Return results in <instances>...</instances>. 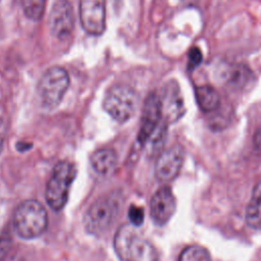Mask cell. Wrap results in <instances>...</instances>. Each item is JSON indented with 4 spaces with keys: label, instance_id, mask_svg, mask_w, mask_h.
<instances>
[{
    "label": "cell",
    "instance_id": "14",
    "mask_svg": "<svg viewBox=\"0 0 261 261\" xmlns=\"http://www.w3.org/2000/svg\"><path fill=\"white\" fill-rule=\"evenodd\" d=\"M196 100L204 112H211L214 111L220 103V97L218 92L209 85L199 86L195 90Z\"/></svg>",
    "mask_w": 261,
    "mask_h": 261
},
{
    "label": "cell",
    "instance_id": "4",
    "mask_svg": "<svg viewBox=\"0 0 261 261\" xmlns=\"http://www.w3.org/2000/svg\"><path fill=\"white\" fill-rule=\"evenodd\" d=\"M120 209V201L113 195H104L98 198L84 216L86 230L92 234L105 232L116 219Z\"/></svg>",
    "mask_w": 261,
    "mask_h": 261
},
{
    "label": "cell",
    "instance_id": "15",
    "mask_svg": "<svg viewBox=\"0 0 261 261\" xmlns=\"http://www.w3.org/2000/svg\"><path fill=\"white\" fill-rule=\"evenodd\" d=\"M246 221L252 228H261V182L257 184L253 189L246 209Z\"/></svg>",
    "mask_w": 261,
    "mask_h": 261
},
{
    "label": "cell",
    "instance_id": "19",
    "mask_svg": "<svg viewBox=\"0 0 261 261\" xmlns=\"http://www.w3.org/2000/svg\"><path fill=\"white\" fill-rule=\"evenodd\" d=\"M188 68L190 70L195 69L197 66H199V64L202 62L203 60V55L202 52L200 51L199 48L194 47L189 51V55H188Z\"/></svg>",
    "mask_w": 261,
    "mask_h": 261
},
{
    "label": "cell",
    "instance_id": "17",
    "mask_svg": "<svg viewBox=\"0 0 261 261\" xmlns=\"http://www.w3.org/2000/svg\"><path fill=\"white\" fill-rule=\"evenodd\" d=\"M21 6L30 19L39 20L44 14L46 0H21Z\"/></svg>",
    "mask_w": 261,
    "mask_h": 261
},
{
    "label": "cell",
    "instance_id": "5",
    "mask_svg": "<svg viewBox=\"0 0 261 261\" xmlns=\"http://www.w3.org/2000/svg\"><path fill=\"white\" fill-rule=\"evenodd\" d=\"M138 95L126 85H114L106 93L103 100L104 110L117 122L128 121L136 112Z\"/></svg>",
    "mask_w": 261,
    "mask_h": 261
},
{
    "label": "cell",
    "instance_id": "10",
    "mask_svg": "<svg viewBox=\"0 0 261 261\" xmlns=\"http://www.w3.org/2000/svg\"><path fill=\"white\" fill-rule=\"evenodd\" d=\"M49 24L52 34L60 40L68 38L74 28V14L67 0H57L50 12Z\"/></svg>",
    "mask_w": 261,
    "mask_h": 261
},
{
    "label": "cell",
    "instance_id": "11",
    "mask_svg": "<svg viewBox=\"0 0 261 261\" xmlns=\"http://www.w3.org/2000/svg\"><path fill=\"white\" fill-rule=\"evenodd\" d=\"M176 209V201L170 188L162 187L152 196L150 201V215L157 225L166 224Z\"/></svg>",
    "mask_w": 261,
    "mask_h": 261
},
{
    "label": "cell",
    "instance_id": "20",
    "mask_svg": "<svg viewBox=\"0 0 261 261\" xmlns=\"http://www.w3.org/2000/svg\"><path fill=\"white\" fill-rule=\"evenodd\" d=\"M11 247V238L7 231H0V261L8 254Z\"/></svg>",
    "mask_w": 261,
    "mask_h": 261
},
{
    "label": "cell",
    "instance_id": "8",
    "mask_svg": "<svg viewBox=\"0 0 261 261\" xmlns=\"http://www.w3.org/2000/svg\"><path fill=\"white\" fill-rule=\"evenodd\" d=\"M80 20L88 34L102 35L106 28L105 0H80Z\"/></svg>",
    "mask_w": 261,
    "mask_h": 261
},
{
    "label": "cell",
    "instance_id": "16",
    "mask_svg": "<svg viewBox=\"0 0 261 261\" xmlns=\"http://www.w3.org/2000/svg\"><path fill=\"white\" fill-rule=\"evenodd\" d=\"M178 261H212V259L204 247L192 245L180 253Z\"/></svg>",
    "mask_w": 261,
    "mask_h": 261
},
{
    "label": "cell",
    "instance_id": "2",
    "mask_svg": "<svg viewBox=\"0 0 261 261\" xmlns=\"http://www.w3.org/2000/svg\"><path fill=\"white\" fill-rule=\"evenodd\" d=\"M166 121L163 118L160 97L156 93H150L143 106L138 141L141 145H156L165 135Z\"/></svg>",
    "mask_w": 261,
    "mask_h": 261
},
{
    "label": "cell",
    "instance_id": "13",
    "mask_svg": "<svg viewBox=\"0 0 261 261\" xmlns=\"http://www.w3.org/2000/svg\"><path fill=\"white\" fill-rule=\"evenodd\" d=\"M117 154L111 148H102L95 151L90 159L91 165L96 173L108 176L113 173L117 165Z\"/></svg>",
    "mask_w": 261,
    "mask_h": 261
},
{
    "label": "cell",
    "instance_id": "12",
    "mask_svg": "<svg viewBox=\"0 0 261 261\" xmlns=\"http://www.w3.org/2000/svg\"><path fill=\"white\" fill-rule=\"evenodd\" d=\"M160 97L163 118L166 123L178 120L185 113V103L178 85L175 82L167 83L162 89Z\"/></svg>",
    "mask_w": 261,
    "mask_h": 261
},
{
    "label": "cell",
    "instance_id": "6",
    "mask_svg": "<svg viewBox=\"0 0 261 261\" xmlns=\"http://www.w3.org/2000/svg\"><path fill=\"white\" fill-rule=\"evenodd\" d=\"M113 247L121 261H146L150 252L149 244L137 232L133 224H123L117 229Z\"/></svg>",
    "mask_w": 261,
    "mask_h": 261
},
{
    "label": "cell",
    "instance_id": "9",
    "mask_svg": "<svg viewBox=\"0 0 261 261\" xmlns=\"http://www.w3.org/2000/svg\"><path fill=\"white\" fill-rule=\"evenodd\" d=\"M184 150L180 146L174 145L163 151L155 163V176L161 182L173 180L184 162Z\"/></svg>",
    "mask_w": 261,
    "mask_h": 261
},
{
    "label": "cell",
    "instance_id": "21",
    "mask_svg": "<svg viewBox=\"0 0 261 261\" xmlns=\"http://www.w3.org/2000/svg\"><path fill=\"white\" fill-rule=\"evenodd\" d=\"M5 139H6V126H5L4 120L0 117V154L3 151Z\"/></svg>",
    "mask_w": 261,
    "mask_h": 261
},
{
    "label": "cell",
    "instance_id": "1",
    "mask_svg": "<svg viewBox=\"0 0 261 261\" xmlns=\"http://www.w3.org/2000/svg\"><path fill=\"white\" fill-rule=\"evenodd\" d=\"M47 223V211L36 200L21 202L13 214V227L16 233L25 240L40 237L46 230Z\"/></svg>",
    "mask_w": 261,
    "mask_h": 261
},
{
    "label": "cell",
    "instance_id": "7",
    "mask_svg": "<svg viewBox=\"0 0 261 261\" xmlns=\"http://www.w3.org/2000/svg\"><path fill=\"white\" fill-rule=\"evenodd\" d=\"M69 86L67 71L60 66L47 69L38 84V94L43 106L55 108L62 101Z\"/></svg>",
    "mask_w": 261,
    "mask_h": 261
},
{
    "label": "cell",
    "instance_id": "3",
    "mask_svg": "<svg viewBox=\"0 0 261 261\" xmlns=\"http://www.w3.org/2000/svg\"><path fill=\"white\" fill-rule=\"evenodd\" d=\"M76 170L68 161H60L53 167L51 176L47 182L45 197L47 204L54 211H60L65 206L69 188L75 177Z\"/></svg>",
    "mask_w": 261,
    "mask_h": 261
},
{
    "label": "cell",
    "instance_id": "18",
    "mask_svg": "<svg viewBox=\"0 0 261 261\" xmlns=\"http://www.w3.org/2000/svg\"><path fill=\"white\" fill-rule=\"evenodd\" d=\"M128 218L133 225L140 226L144 221V210L141 207L132 205L128 209Z\"/></svg>",
    "mask_w": 261,
    "mask_h": 261
}]
</instances>
